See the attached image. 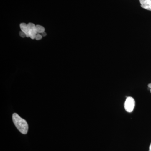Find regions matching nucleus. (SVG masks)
Wrapping results in <instances>:
<instances>
[{
	"mask_svg": "<svg viewBox=\"0 0 151 151\" xmlns=\"http://www.w3.org/2000/svg\"><path fill=\"white\" fill-rule=\"evenodd\" d=\"M12 119L14 124L17 129L22 134H26L28 130V125L27 122L15 113L13 114Z\"/></svg>",
	"mask_w": 151,
	"mask_h": 151,
	"instance_id": "obj_1",
	"label": "nucleus"
},
{
	"mask_svg": "<svg viewBox=\"0 0 151 151\" xmlns=\"http://www.w3.org/2000/svg\"><path fill=\"white\" fill-rule=\"evenodd\" d=\"M135 105L134 99L133 97H127L124 103V108L127 112L131 113L134 110Z\"/></svg>",
	"mask_w": 151,
	"mask_h": 151,
	"instance_id": "obj_2",
	"label": "nucleus"
},
{
	"mask_svg": "<svg viewBox=\"0 0 151 151\" xmlns=\"http://www.w3.org/2000/svg\"><path fill=\"white\" fill-rule=\"evenodd\" d=\"M27 27L29 37L32 39L35 38L36 35L37 34L35 26L33 24L30 23L27 24Z\"/></svg>",
	"mask_w": 151,
	"mask_h": 151,
	"instance_id": "obj_3",
	"label": "nucleus"
},
{
	"mask_svg": "<svg viewBox=\"0 0 151 151\" xmlns=\"http://www.w3.org/2000/svg\"><path fill=\"white\" fill-rule=\"evenodd\" d=\"M141 6L143 9L151 11V0H139Z\"/></svg>",
	"mask_w": 151,
	"mask_h": 151,
	"instance_id": "obj_4",
	"label": "nucleus"
},
{
	"mask_svg": "<svg viewBox=\"0 0 151 151\" xmlns=\"http://www.w3.org/2000/svg\"><path fill=\"white\" fill-rule=\"evenodd\" d=\"M21 29L22 31L23 32L26 34L27 37H29V35L28 33V29L27 25L25 23L21 24L20 25Z\"/></svg>",
	"mask_w": 151,
	"mask_h": 151,
	"instance_id": "obj_5",
	"label": "nucleus"
},
{
	"mask_svg": "<svg viewBox=\"0 0 151 151\" xmlns=\"http://www.w3.org/2000/svg\"><path fill=\"white\" fill-rule=\"evenodd\" d=\"M35 27L37 33H42L44 32L45 28L43 27L40 25H36L35 26Z\"/></svg>",
	"mask_w": 151,
	"mask_h": 151,
	"instance_id": "obj_6",
	"label": "nucleus"
},
{
	"mask_svg": "<svg viewBox=\"0 0 151 151\" xmlns=\"http://www.w3.org/2000/svg\"><path fill=\"white\" fill-rule=\"evenodd\" d=\"M42 38V36L39 33H37L36 35L35 39L37 40H40Z\"/></svg>",
	"mask_w": 151,
	"mask_h": 151,
	"instance_id": "obj_7",
	"label": "nucleus"
},
{
	"mask_svg": "<svg viewBox=\"0 0 151 151\" xmlns=\"http://www.w3.org/2000/svg\"><path fill=\"white\" fill-rule=\"evenodd\" d=\"M19 35L20 36L22 37H27L26 34L24 32L22 31H21L19 32Z\"/></svg>",
	"mask_w": 151,
	"mask_h": 151,
	"instance_id": "obj_8",
	"label": "nucleus"
},
{
	"mask_svg": "<svg viewBox=\"0 0 151 151\" xmlns=\"http://www.w3.org/2000/svg\"><path fill=\"white\" fill-rule=\"evenodd\" d=\"M41 34H42V36H43V37H45V36H46V33L45 32H44L42 33Z\"/></svg>",
	"mask_w": 151,
	"mask_h": 151,
	"instance_id": "obj_9",
	"label": "nucleus"
},
{
	"mask_svg": "<svg viewBox=\"0 0 151 151\" xmlns=\"http://www.w3.org/2000/svg\"><path fill=\"white\" fill-rule=\"evenodd\" d=\"M148 86L149 87V88H150V92L151 93V83L149 84L148 85Z\"/></svg>",
	"mask_w": 151,
	"mask_h": 151,
	"instance_id": "obj_10",
	"label": "nucleus"
},
{
	"mask_svg": "<svg viewBox=\"0 0 151 151\" xmlns=\"http://www.w3.org/2000/svg\"><path fill=\"white\" fill-rule=\"evenodd\" d=\"M149 151H151V143L150 146V148H149Z\"/></svg>",
	"mask_w": 151,
	"mask_h": 151,
	"instance_id": "obj_11",
	"label": "nucleus"
}]
</instances>
